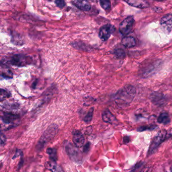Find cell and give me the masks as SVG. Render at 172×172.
I'll return each mask as SVG.
<instances>
[{
  "mask_svg": "<svg viewBox=\"0 0 172 172\" xmlns=\"http://www.w3.org/2000/svg\"><path fill=\"white\" fill-rule=\"evenodd\" d=\"M136 90L133 86L126 85L117 92L114 96L116 103L119 106H127L135 96Z\"/></svg>",
  "mask_w": 172,
  "mask_h": 172,
  "instance_id": "cell-1",
  "label": "cell"
},
{
  "mask_svg": "<svg viewBox=\"0 0 172 172\" xmlns=\"http://www.w3.org/2000/svg\"><path fill=\"white\" fill-rule=\"evenodd\" d=\"M58 130V126L56 124H51V125H50L43 132L38 140L36 146L37 151H40L43 149L47 143L53 139L57 134Z\"/></svg>",
  "mask_w": 172,
  "mask_h": 172,
  "instance_id": "cell-2",
  "label": "cell"
},
{
  "mask_svg": "<svg viewBox=\"0 0 172 172\" xmlns=\"http://www.w3.org/2000/svg\"><path fill=\"white\" fill-rule=\"evenodd\" d=\"M64 145L66 152L71 160L76 162H81L83 155L79 148L69 141H66Z\"/></svg>",
  "mask_w": 172,
  "mask_h": 172,
  "instance_id": "cell-3",
  "label": "cell"
},
{
  "mask_svg": "<svg viewBox=\"0 0 172 172\" xmlns=\"http://www.w3.org/2000/svg\"><path fill=\"white\" fill-rule=\"evenodd\" d=\"M167 138V133L165 130H162L158 133L152 139L148 151V155L156 152L159 146Z\"/></svg>",
  "mask_w": 172,
  "mask_h": 172,
  "instance_id": "cell-4",
  "label": "cell"
},
{
  "mask_svg": "<svg viewBox=\"0 0 172 172\" xmlns=\"http://www.w3.org/2000/svg\"><path fill=\"white\" fill-rule=\"evenodd\" d=\"M32 62V59L30 57L21 54L14 55L9 61L10 64L17 67L26 66Z\"/></svg>",
  "mask_w": 172,
  "mask_h": 172,
  "instance_id": "cell-5",
  "label": "cell"
},
{
  "mask_svg": "<svg viewBox=\"0 0 172 172\" xmlns=\"http://www.w3.org/2000/svg\"><path fill=\"white\" fill-rule=\"evenodd\" d=\"M134 20L132 16L128 17L123 20L119 25V31L123 35H127L131 32Z\"/></svg>",
  "mask_w": 172,
  "mask_h": 172,
  "instance_id": "cell-6",
  "label": "cell"
},
{
  "mask_svg": "<svg viewBox=\"0 0 172 172\" xmlns=\"http://www.w3.org/2000/svg\"><path fill=\"white\" fill-rule=\"evenodd\" d=\"M115 30V27L111 24H107L101 27L99 32V37L103 41H106Z\"/></svg>",
  "mask_w": 172,
  "mask_h": 172,
  "instance_id": "cell-7",
  "label": "cell"
},
{
  "mask_svg": "<svg viewBox=\"0 0 172 172\" xmlns=\"http://www.w3.org/2000/svg\"><path fill=\"white\" fill-rule=\"evenodd\" d=\"M161 25L164 32L166 33L170 32L172 28V14H167L162 17L161 20Z\"/></svg>",
  "mask_w": 172,
  "mask_h": 172,
  "instance_id": "cell-8",
  "label": "cell"
},
{
  "mask_svg": "<svg viewBox=\"0 0 172 172\" xmlns=\"http://www.w3.org/2000/svg\"><path fill=\"white\" fill-rule=\"evenodd\" d=\"M151 101L157 106L164 105L167 100V98L164 94L159 92H154L151 94Z\"/></svg>",
  "mask_w": 172,
  "mask_h": 172,
  "instance_id": "cell-9",
  "label": "cell"
},
{
  "mask_svg": "<svg viewBox=\"0 0 172 172\" xmlns=\"http://www.w3.org/2000/svg\"><path fill=\"white\" fill-rule=\"evenodd\" d=\"M73 142L75 146L81 148L84 146L85 138L83 134L79 130H76L73 133Z\"/></svg>",
  "mask_w": 172,
  "mask_h": 172,
  "instance_id": "cell-10",
  "label": "cell"
},
{
  "mask_svg": "<svg viewBox=\"0 0 172 172\" xmlns=\"http://www.w3.org/2000/svg\"><path fill=\"white\" fill-rule=\"evenodd\" d=\"M20 119L18 115L10 112H4L1 116V119L5 124H13Z\"/></svg>",
  "mask_w": 172,
  "mask_h": 172,
  "instance_id": "cell-11",
  "label": "cell"
},
{
  "mask_svg": "<svg viewBox=\"0 0 172 172\" xmlns=\"http://www.w3.org/2000/svg\"><path fill=\"white\" fill-rule=\"evenodd\" d=\"M124 1L130 6L138 8H146L149 6L146 0H124Z\"/></svg>",
  "mask_w": 172,
  "mask_h": 172,
  "instance_id": "cell-12",
  "label": "cell"
},
{
  "mask_svg": "<svg viewBox=\"0 0 172 172\" xmlns=\"http://www.w3.org/2000/svg\"><path fill=\"white\" fill-rule=\"evenodd\" d=\"M102 119L104 122L115 124L117 121L115 116L109 110H105L102 112Z\"/></svg>",
  "mask_w": 172,
  "mask_h": 172,
  "instance_id": "cell-13",
  "label": "cell"
},
{
  "mask_svg": "<svg viewBox=\"0 0 172 172\" xmlns=\"http://www.w3.org/2000/svg\"><path fill=\"white\" fill-rule=\"evenodd\" d=\"M73 4L78 9L84 11H89L91 8V6L87 0H75Z\"/></svg>",
  "mask_w": 172,
  "mask_h": 172,
  "instance_id": "cell-14",
  "label": "cell"
},
{
  "mask_svg": "<svg viewBox=\"0 0 172 172\" xmlns=\"http://www.w3.org/2000/svg\"><path fill=\"white\" fill-rule=\"evenodd\" d=\"M122 43L126 48H131L135 46V40L133 37H125L122 40Z\"/></svg>",
  "mask_w": 172,
  "mask_h": 172,
  "instance_id": "cell-15",
  "label": "cell"
},
{
  "mask_svg": "<svg viewBox=\"0 0 172 172\" xmlns=\"http://www.w3.org/2000/svg\"><path fill=\"white\" fill-rule=\"evenodd\" d=\"M46 169L53 172L63 171V170L59 165H57L55 162H53V161H51V162H46Z\"/></svg>",
  "mask_w": 172,
  "mask_h": 172,
  "instance_id": "cell-16",
  "label": "cell"
},
{
  "mask_svg": "<svg viewBox=\"0 0 172 172\" xmlns=\"http://www.w3.org/2000/svg\"><path fill=\"white\" fill-rule=\"evenodd\" d=\"M157 122L164 125L169 124L170 122V118L169 114L167 112H162L159 116Z\"/></svg>",
  "mask_w": 172,
  "mask_h": 172,
  "instance_id": "cell-17",
  "label": "cell"
},
{
  "mask_svg": "<svg viewBox=\"0 0 172 172\" xmlns=\"http://www.w3.org/2000/svg\"><path fill=\"white\" fill-rule=\"evenodd\" d=\"M46 153L48 154L50 160L56 162L58 160V156H57V151L56 148H49L46 149Z\"/></svg>",
  "mask_w": 172,
  "mask_h": 172,
  "instance_id": "cell-18",
  "label": "cell"
},
{
  "mask_svg": "<svg viewBox=\"0 0 172 172\" xmlns=\"http://www.w3.org/2000/svg\"><path fill=\"white\" fill-rule=\"evenodd\" d=\"M93 111H94V108H91L90 109V110L88 112L87 114L85 116L83 120L86 124H88L90 123L92 120H93Z\"/></svg>",
  "mask_w": 172,
  "mask_h": 172,
  "instance_id": "cell-19",
  "label": "cell"
},
{
  "mask_svg": "<svg viewBox=\"0 0 172 172\" xmlns=\"http://www.w3.org/2000/svg\"><path fill=\"white\" fill-rule=\"evenodd\" d=\"M11 96V94L10 92L7 91L6 90H4L2 88L1 90V95H0V99L1 101H2L6 98H10Z\"/></svg>",
  "mask_w": 172,
  "mask_h": 172,
  "instance_id": "cell-20",
  "label": "cell"
},
{
  "mask_svg": "<svg viewBox=\"0 0 172 172\" xmlns=\"http://www.w3.org/2000/svg\"><path fill=\"white\" fill-rule=\"evenodd\" d=\"M100 4H101V7L104 10H109L111 8L110 0H100Z\"/></svg>",
  "mask_w": 172,
  "mask_h": 172,
  "instance_id": "cell-21",
  "label": "cell"
},
{
  "mask_svg": "<svg viewBox=\"0 0 172 172\" xmlns=\"http://www.w3.org/2000/svg\"><path fill=\"white\" fill-rule=\"evenodd\" d=\"M114 54L119 59H123L125 57V53L124 51L120 49L115 50Z\"/></svg>",
  "mask_w": 172,
  "mask_h": 172,
  "instance_id": "cell-22",
  "label": "cell"
},
{
  "mask_svg": "<svg viewBox=\"0 0 172 172\" xmlns=\"http://www.w3.org/2000/svg\"><path fill=\"white\" fill-rule=\"evenodd\" d=\"M4 108L8 109H16L18 108L19 104L16 103H5V106L4 105Z\"/></svg>",
  "mask_w": 172,
  "mask_h": 172,
  "instance_id": "cell-23",
  "label": "cell"
},
{
  "mask_svg": "<svg viewBox=\"0 0 172 172\" xmlns=\"http://www.w3.org/2000/svg\"><path fill=\"white\" fill-rule=\"evenodd\" d=\"M156 127L157 126H153V125L150 126H142V127H140L138 128L137 131H139V132H142V131H146V130H149V129L153 130V129L156 128Z\"/></svg>",
  "mask_w": 172,
  "mask_h": 172,
  "instance_id": "cell-24",
  "label": "cell"
},
{
  "mask_svg": "<svg viewBox=\"0 0 172 172\" xmlns=\"http://www.w3.org/2000/svg\"><path fill=\"white\" fill-rule=\"evenodd\" d=\"M1 76L5 78H13V73L10 71H7V72H4L1 73Z\"/></svg>",
  "mask_w": 172,
  "mask_h": 172,
  "instance_id": "cell-25",
  "label": "cell"
},
{
  "mask_svg": "<svg viewBox=\"0 0 172 172\" xmlns=\"http://www.w3.org/2000/svg\"><path fill=\"white\" fill-rule=\"evenodd\" d=\"M55 3L57 6V7L61 9L63 8L66 5L65 0H56Z\"/></svg>",
  "mask_w": 172,
  "mask_h": 172,
  "instance_id": "cell-26",
  "label": "cell"
},
{
  "mask_svg": "<svg viewBox=\"0 0 172 172\" xmlns=\"http://www.w3.org/2000/svg\"><path fill=\"white\" fill-rule=\"evenodd\" d=\"M6 141V138L5 135H4L3 133L1 132V146H4L5 144Z\"/></svg>",
  "mask_w": 172,
  "mask_h": 172,
  "instance_id": "cell-27",
  "label": "cell"
},
{
  "mask_svg": "<svg viewBox=\"0 0 172 172\" xmlns=\"http://www.w3.org/2000/svg\"><path fill=\"white\" fill-rule=\"evenodd\" d=\"M90 142H88L87 144L85 145L84 148H83V151H84V152H87L88 151L90 148Z\"/></svg>",
  "mask_w": 172,
  "mask_h": 172,
  "instance_id": "cell-28",
  "label": "cell"
},
{
  "mask_svg": "<svg viewBox=\"0 0 172 172\" xmlns=\"http://www.w3.org/2000/svg\"><path fill=\"white\" fill-rule=\"evenodd\" d=\"M23 154L22 152L20 150H19V149H17V151H16V153H15V155L14 156V157H13V159H15L16 157H18L19 155H22Z\"/></svg>",
  "mask_w": 172,
  "mask_h": 172,
  "instance_id": "cell-29",
  "label": "cell"
},
{
  "mask_svg": "<svg viewBox=\"0 0 172 172\" xmlns=\"http://www.w3.org/2000/svg\"><path fill=\"white\" fill-rule=\"evenodd\" d=\"M156 1H162L164 0H156Z\"/></svg>",
  "mask_w": 172,
  "mask_h": 172,
  "instance_id": "cell-30",
  "label": "cell"
},
{
  "mask_svg": "<svg viewBox=\"0 0 172 172\" xmlns=\"http://www.w3.org/2000/svg\"><path fill=\"white\" fill-rule=\"evenodd\" d=\"M171 171H172V167L171 168Z\"/></svg>",
  "mask_w": 172,
  "mask_h": 172,
  "instance_id": "cell-31",
  "label": "cell"
}]
</instances>
